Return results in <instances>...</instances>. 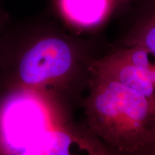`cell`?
Returning a JSON list of instances; mask_svg holds the SVG:
<instances>
[{
    "instance_id": "cell-1",
    "label": "cell",
    "mask_w": 155,
    "mask_h": 155,
    "mask_svg": "<svg viewBox=\"0 0 155 155\" xmlns=\"http://www.w3.org/2000/svg\"><path fill=\"white\" fill-rule=\"evenodd\" d=\"M17 45L0 48V67L6 90L25 89L55 96L86 86L96 57L85 42L48 23H35L20 30Z\"/></svg>"
},
{
    "instance_id": "cell-2",
    "label": "cell",
    "mask_w": 155,
    "mask_h": 155,
    "mask_svg": "<svg viewBox=\"0 0 155 155\" xmlns=\"http://www.w3.org/2000/svg\"><path fill=\"white\" fill-rule=\"evenodd\" d=\"M84 102L91 134L110 152L152 154L155 150V109L145 97L94 65Z\"/></svg>"
},
{
    "instance_id": "cell-3",
    "label": "cell",
    "mask_w": 155,
    "mask_h": 155,
    "mask_svg": "<svg viewBox=\"0 0 155 155\" xmlns=\"http://www.w3.org/2000/svg\"><path fill=\"white\" fill-rule=\"evenodd\" d=\"M63 103L35 91L6 90L0 99V152L70 154L81 139L70 127Z\"/></svg>"
},
{
    "instance_id": "cell-4",
    "label": "cell",
    "mask_w": 155,
    "mask_h": 155,
    "mask_svg": "<svg viewBox=\"0 0 155 155\" xmlns=\"http://www.w3.org/2000/svg\"><path fill=\"white\" fill-rule=\"evenodd\" d=\"M125 60L114 50L96 58L94 65L126 86L143 95L155 109V55L145 48L127 52Z\"/></svg>"
},
{
    "instance_id": "cell-5",
    "label": "cell",
    "mask_w": 155,
    "mask_h": 155,
    "mask_svg": "<svg viewBox=\"0 0 155 155\" xmlns=\"http://www.w3.org/2000/svg\"><path fill=\"white\" fill-rule=\"evenodd\" d=\"M121 46H139L155 55V0H134Z\"/></svg>"
},
{
    "instance_id": "cell-6",
    "label": "cell",
    "mask_w": 155,
    "mask_h": 155,
    "mask_svg": "<svg viewBox=\"0 0 155 155\" xmlns=\"http://www.w3.org/2000/svg\"><path fill=\"white\" fill-rule=\"evenodd\" d=\"M60 14L79 29H92L102 24L112 12L108 0H55Z\"/></svg>"
},
{
    "instance_id": "cell-7",
    "label": "cell",
    "mask_w": 155,
    "mask_h": 155,
    "mask_svg": "<svg viewBox=\"0 0 155 155\" xmlns=\"http://www.w3.org/2000/svg\"><path fill=\"white\" fill-rule=\"evenodd\" d=\"M9 22V14L4 8L2 0H0V45H1L2 41L4 36L6 34V30H7Z\"/></svg>"
},
{
    "instance_id": "cell-8",
    "label": "cell",
    "mask_w": 155,
    "mask_h": 155,
    "mask_svg": "<svg viewBox=\"0 0 155 155\" xmlns=\"http://www.w3.org/2000/svg\"><path fill=\"white\" fill-rule=\"evenodd\" d=\"M112 12H114L116 9L120 8L122 6L126 5L129 2V0H108Z\"/></svg>"
},
{
    "instance_id": "cell-9",
    "label": "cell",
    "mask_w": 155,
    "mask_h": 155,
    "mask_svg": "<svg viewBox=\"0 0 155 155\" xmlns=\"http://www.w3.org/2000/svg\"><path fill=\"white\" fill-rule=\"evenodd\" d=\"M155 154V150H154V152H153V154Z\"/></svg>"
}]
</instances>
